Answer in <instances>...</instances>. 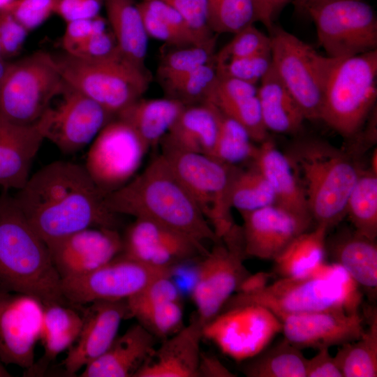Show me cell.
Here are the masks:
<instances>
[{"instance_id": "obj_1", "label": "cell", "mask_w": 377, "mask_h": 377, "mask_svg": "<svg viewBox=\"0 0 377 377\" xmlns=\"http://www.w3.org/2000/svg\"><path fill=\"white\" fill-rule=\"evenodd\" d=\"M83 164L53 161L31 175L14 200L48 246L90 227L117 228L119 215L104 204Z\"/></svg>"}, {"instance_id": "obj_2", "label": "cell", "mask_w": 377, "mask_h": 377, "mask_svg": "<svg viewBox=\"0 0 377 377\" xmlns=\"http://www.w3.org/2000/svg\"><path fill=\"white\" fill-rule=\"evenodd\" d=\"M104 204L112 212L149 219L202 243L219 241L212 228L160 154L120 188L106 195Z\"/></svg>"}, {"instance_id": "obj_3", "label": "cell", "mask_w": 377, "mask_h": 377, "mask_svg": "<svg viewBox=\"0 0 377 377\" xmlns=\"http://www.w3.org/2000/svg\"><path fill=\"white\" fill-rule=\"evenodd\" d=\"M0 292L65 302L47 245L6 193L0 195Z\"/></svg>"}, {"instance_id": "obj_4", "label": "cell", "mask_w": 377, "mask_h": 377, "mask_svg": "<svg viewBox=\"0 0 377 377\" xmlns=\"http://www.w3.org/2000/svg\"><path fill=\"white\" fill-rule=\"evenodd\" d=\"M286 155L302 184L313 221L329 231L346 217L348 196L362 169L346 151L318 138L296 142Z\"/></svg>"}, {"instance_id": "obj_5", "label": "cell", "mask_w": 377, "mask_h": 377, "mask_svg": "<svg viewBox=\"0 0 377 377\" xmlns=\"http://www.w3.org/2000/svg\"><path fill=\"white\" fill-rule=\"evenodd\" d=\"M362 300L359 286L336 263L325 261L311 274L299 277H280L250 293H236L223 306L256 304L279 319L293 314L330 309L357 312Z\"/></svg>"}, {"instance_id": "obj_6", "label": "cell", "mask_w": 377, "mask_h": 377, "mask_svg": "<svg viewBox=\"0 0 377 377\" xmlns=\"http://www.w3.org/2000/svg\"><path fill=\"white\" fill-rule=\"evenodd\" d=\"M377 50L338 59L328 77L320 119L345 138H353L376 108Z\"/></svg>"}, {"instance_id": "obj_7", "label": "cell", "mask_w": 377, "mask_h": 377, "mask_svg": "<svg viewBox=\"0 0 377 377\" xmlns=\"http://www.w3.org/2000/svg\"><path fill=\"white\" fill-rule=\"evenodd\" d=\"M53 57L66 84L114 117L142 98L151 82L145 68L136 66L121 53L98 61L82 59L66 52Z\"/></svg>"}, {"instance_id": "obj_8", "label": "cell", "mask_w": 377, "mask_h": 377, "mask_svg": "<svg viewBox=\"0 0 377 377\" xmlns=\"http://www.w3.org/2000/svg\"><path fill=\"white\" fill-rule=\"evenodd\" d=\"M269 35L272 66L279 77L305 119L320 120L327 81L337 59L320 54L279 26L274 24Z\"/></svg>"}, {"instance_id": "obj_9", "label": "cell", "mask_w": 377, "mask_h": 377, "mask_svg": "<svg viewBox=\"0 0 377 377\" xmlns=\"http://www.w3.org/2000/svg\"><path fill=\"white\" fill-rule=\"evenodd\" d=\"M161 155L188 191L221 240L237 226L231 214L230 190L235 166L212 156L161 147Z\"/></svg>"}, {"instance_id": "obj_10", "label": "cell", "mask_w": 377, "mask_h": 377, "mask_svg": "<svg viewBox=\"0 0 377 377\" xmlns=\"http://www.w3.org/2000/svg\"><path fill=\"white\" fill-rule=\"evenodd\" d=\"M65 82L53 55L36 52L10 63L0 84V116L13 124H36Z\"/></svg>"}, {"instance_id": "obj_11", "label": "cell", "mask_w": 377, "mask_h": 377, "mask_svg": "<svg viewBox=\"0 0 377 377\" xmlns=\"http://www.w3.org/2000/svg\"><path fill=\"white\" fill-rule=\"evenodd\" d=\"M326 56L350 57L377 50V15L364 0H330L306 13Z\"/></svg>"}, {"instance_id": "obj_12", "label": "cell", "mask_w": 377, "mask_h": 377, "mask_svg": "<svg viewBox=\"0 0 377 377\" xmlns=\"http://www.w3.org/2000/svg\"><path fill=\"white\" fill-rule=\"evenodd\" d=\"M149 149L127 122L114 117L90 144L83 165L105 196L137 175Z\"/></svg>"}, {"instance_id": "obj_13", "label": "cell", "mask_w": 377, "mask_h": 377, "mask_svg": "<svg viewBox=\"0 0 377 377\" xmlns=\"http://www.w3.org/2000/svg\"><path fill=\"white\" fill-rule=\"evenodd\" d=\"M282 330L280 319L256 304L225 306L202 330L203 338L237 361L248 360L266 348Z\"/></svg>"}, {"instance_id": "obj_14", "label": "cell", "mask_w": 377, "mask_h": 377, "mask_svg": "<svg viewBox=\"0 0 377 377\" xmlns=\"http://www.w3.org/2000/svg\"><path fill=\"white\" fill-rule=\"evenodd\" d=\"M114 117L96 102L65 82L37 122L45 140H50L62 153L72 154L90 145Z\"/></svg>"}, {"instance_id": "obj_15", "label": "cell", "mask_w": 377, "mask_h": 377, "mask_svg": "<svg viewBox=\"0 0 377 377\" xmlns=\"http://www.w3.org/2000/svg\"><path fill=\"white\" fill-rule=\"evenodd\" d=\"M176 269L149 266L119 255L82 276L61 279L64 299L72 305L98 300H124L155 279L173 275Z\"/></svg>"}, {"instance_id": "obj_16", "label": "cell", "mask_w": 377, "mask_h": 377, "mask_svg": "<svg viewBox=\"0 0 377 377\" xmlns=\"http://www.w3.org/2000/svg\"><path fill=\"white\" fill-rule=\"evenodd\" d=\"M241 236L214 243L203 256L192 289L197 316L204 325L215 317L249 274Z\"/></svg>"}, {"instance_id": "obj_17", "label": "cell", "mask_w": 377, "mask_h": 377, "mask_svg": "<svg viewBox=\"0 0 377 377\" xmlns=\"http://www.w3.org/2000/svg\"><path fill=\"white\" fill-rule=\"evenodd\" d=\"M121 239V256L158 268L176 269L209 251L202 243L189 236L142 218H135Z\"/></svg>"}, {"instance_id": "obj_18", "label": "cell", "mask_w": 377, "mask_h": 377, "mask_svg": "<svg viewBox=\"0 0 377 377\" xmlns=\"http://www.w3.org/2000/svg\"><path fill=\"white\" fill-rule=\"evenodd\" d=\"M44 303L23 293L0 292V360L26 371L35 362Z\"/></svg>"}, {"instance_id": "obj_19", "label": "cell", "mask_w": 377, "mask_h": 377, "mask_svg": "<svg viewBox=\"0 0 377 377\" xmlns=\"http://www.w3.org/2000/svg\"><path fill=\"white\" fill-rule=\"evenodd\" d=\"M61 279L86 274L118 256L122 249L118 229L90 227L47 246Z\"/></svg>"}, {"instance_id": "obj_20", "label": "cell", "mask_w": 377, "mask_h": 377, "mask_svg": "<svg viewBox=\"0 0 377 377\" xmlns=\"http://www.w3.org/2000/svg\"><path fill=\"white\" fill-rule=\"evenodd\" d=\"M280 320L284 339L300 349L341 346L360 338L365 329L358 311L343 309L288 315Z\"/></svg>"}, {"instance_id": "obj_21", "label": "cell", "mask_w": 377, "mask_h": 377, "mask_svg": "<svg viewBox=\"0 0 377 377\" xmlns=\"http://www.w3.org/2000/svg\"><path fill=\"white\" fill-rule=\"evenodd\" d=\"M239 214L245 256L261 260H274L313 223L275 205Z\"/></svg>"}, {"instance_id": "obj_22", "label": "cell", "mask_w": 377, "mask_h": 377, "mask_svg": "<svg viewBox=\"0 0 377 377\" xmlns=\"http://www.w3.org/2000/svg\"><path fill=\"white\" fill-rule=\"evenodd\" d=\"M89 304L82 315L79 335L62 361L69 375L104 353L117 337L122 320L129 318L126 300H98Z\"/></svg>"}, {"instance_id": "obj_23", "label": "cell", "mask_w": 377, "mask_h": 377, "mask_svg": "<svg viewBox=\"0 0 377 377\" xmlns=\"http://www.w3.org/2000/svg\"><path fill=\"white\" fill-rule=\"evenodd\" d=\"M203 326L195 313L188 325L162 340L134 377H198Z\"/></svg>"}, {"instance_id": "obj_24", "label": "cell", "mask_w": 377, "mask_h": 377, "mask_svg": "<svg viewBox=\"0 0 377 377\" xmlns=\"http://www.w3.org/2000/svg\"><path fill=\"white\" fill-rule=\"evenodd\" d=\"M44 140L38 122L23 126L0 116V186L6 191L25 184Z\"/></svg>"}, {"instance_id": "obj_25", "label": "cell", "mask_w": 377, "mask_h": 377, "mask_svg": "<svg viewBox=\"0 0 377 377\" xmlns=\"http://www.w3.org/2000/svg\"><path fill=\"white\" fill-rule=\"evenodd\" d=\"M156 338L139 323L117 337L110 346L87 364L82 377H134L156 348Z\"/></svg>"}, {"instance_id": "obj_26", "label": "cell", "mask_w": 377, "mask_h": 377, "mask_svg": "<svg viewBox=\"0 0 377 377\" xmlns=\"http://www.w3.org/2000/svg\"><path fill=\"white\" fill-rule=\"evenodd\" d=\"M252 163L272 186L275 205L313 221L304 187L286 154L281 152L272 140L267 138L258 145L257 155Z\"/></svg>"}, {"instance_id": "obj_27", "label": "cell", "mask_w": 377, "mask_h": 377, "mask_svg": "<svg viewBox=\"0 0 377 377\" xmlns=\"http://www.w3.org/2000/svg\"><path fill=\"white\" fill-rule=\"evenodd\" d=\"M326 253L359 286L372 293L377 288V244L353 228L337 231L326 238Z\"/></svg>"}, {"instance_id": "obj_28", "label": "cell", "mask_w": 377, "mask_h": 377, "mask_svg": "<svg viewBox=\"0 0 377 377\" xmlns=\"http://www.w3.org/2000/svg\"><path fill=\"white\" fill-rule=\"evenodd\" d=\"M219 124V112L212 103L185 106L160 145L210 156Z\"/></svg>"}, {"instance_id": "obj_29", "label": "cell", "mask_w": 377, "mask_h": 377, "mask_svg": "<svg viewBox=\"0 0 377 377\" xmlns=\"http://www.w3.org/2000/svg\"><path fill=\"white\" fill-rule=\"evenodd\" d=\"M82 323V315L63 303L44 304L40 339L43 354L25 376L43 375L49 364L76 341Z\"/></svg>"}, {"instance_id": "obj_30", "label": "cell", "mask_w": 377, "mask_h": 377, "mask_svg": "<svg viewBox=\"0 0 377 377\" xmlns=\"http://www.w3.org/2000/svg\"><path fill=\"white\" fill-rule=\"evenodd\" d=\"M107 22L117 47L129 61L145 68L149 36L138 3L134 0H105Z\"/></svg>"}, {"instance_id": "obj_31", "label": "cell", "mask_w": 377, "mask_h": 377, "mask_svg": "<svg viewBox=\"0 0 377 377\" xmlns=\"http://www.w3.org/2000/svg\"><path fill=\"white\" fill-rule=\"evenodd\" d=\"M258 97L268 132L293 134L301 130L304 115L273 66L260 81Z\"/></svg>"}, {"instance_id": "obj_32", "label": "cell", "mask_w": 377, "mask_h": 377, "mask_svg": "<svg viewBox=\"0 0 377 377\" xmlns=\"http://www.w3.org/2000/svg\"><path fill=\"white\" fill-rule=\"evenodd\" d=\"M185 108L175 99L140 98L117 116L127 122L149 147L160 145Z\"/></svg>"}, {"instance_id": "obj_33", "label": "cell", "mask_w": 377, "mask_h": 377, "mask_svg": "<svg viewBox=\"0 0 377 377\" xmlns=\"http://www.w3.org/2000/svg\"><path fill=\"white\" fill-rule=\"evenodd\" d=\"M327 228L316 225L295 237L273 260L280 277H299L311 274L325 261Z\"/></svg>"}, {"instance_id": "obj_34", "label": "cell", "mask_w": 377, "mask_h": 377, "mask_svg": "<svg viewBox=\"0 0 377 377\" xmlns=\"http://www.w3.org/2000/svg\"><path fill=\"white\" fill-rule=\"evenodd\" d=\"M138 6L149 38L173 47L200 44L211 39L196 34L179 13L160 1L142 0Z\"/></svg>"}, {"instance_id": "obj_35", "label": "cell", "mask_w": 377, "mask_h": 377, "mask_svg": "<svg viewBox=\"0 0 377 377\" xmlns=\"http://www.w3.org/2000/svg\"><path fill=\"white\" fill-rule=\"evenodd\" d=\"M307 358L283 338L248 360L243 373L249 377H306Z\"/></svg>"}, {"instance_id": "obj_36", "label": "cell", "mask_w": 377, "mask_h": 377, "mask_svg": "<svg viewBox=\"0 0 377 377\" xmlns=\"http://www.w3.org/2000/svg\"><path fill=\"white\" fill-rule=\"evenodd\" d=\"M346 216L353 228L372 239L377 237V172L362 170L347 200Z\"/></svg>"}, {"instance_id": "obj_37", "label": "cell", "mask_w": 377, "mask_h": 377, "mask_svg": "<svg viewBox=\"0 0 377 377\" xmlns=\"http://www.w3.org/2000/svg\"><path fill=\"white\" fill-rule=\"evenodd\" d=\"M357 339L344 343L334 356L343 377L377 376V316Z\"/></svg>"}, {"instance_id": "obj_38", "label": "cell", "mask_w": 377, "mask_h": 377, "mask_svg": "<svg viewBox=\"0 0 377 377\" xmlns=\"http://www.w3.org/2000/svg\"><path fill=\"white\" fill-rule=\"evenodd\" d=\"M232 208L239 213L251 212L275 204L272 186L253 163L236 167L230 190Z\"/></svg>"}, {"instance_id": "obj_39", "label": "cell", "mask_w": 377, "mask_h": 377, "mask_svg": "<svg viewBox=\"0 0 377 377\" xmlns=\"http://www.w3.org/2000/svg\"><path fill=\"white\" fill-rule=\"evenodd\" d=\"M219 112L218 135L210 156L230 166L251 163L257 155L258 146L240 124Z\"/></svg>"}, {"instance_id": "obj_40", "label": "cell", "mask_w": 377, "mask_h": 377, "mask_svg": "<svg viewBox=\"0 0 377 377\" xmlns=\"http://www.w3.org/2000/svg\"><path fill=\"white\" fill-rule=\"evenodd\" d=\"M219 79L214 60L179 77L161 84L165 97L188 106L207 103Z\"/></svg>"}, {"instance_id": "obj_41", "label": "cell", "mask_w": 377, "mask_h": 377, "mask_svg": "<svg viewBox=\"0 0 377 377\" xmlns=\"http://www.w3.org/2000/svg\"><path fill=\"white\" fill-rule=\"evenodd\" d=\"M216 36L207 42L174 47L161 59L157 77L161 83L174 80L215 60Z\"/></svg>"}, {"instance_id": "obj_42", "label": "cell", "mask_w": 377, "mask_h": 377, "mask_svg": "<svg viewBox=\"0 0 377 377\" xmlns=\"http://www.w3.org/2000/svg\"><path fill=\"white\" fill-rule=\"evenodd\" d=\"M207 22L212 33L235 34L256 20L253 0H207Z\"/></svg>"}, {"instance_id": "obj_43", "label": "cell", "mask_w": 377, "mask_h": 377, "mask_svg": "<svg viewBox=\"0 0 377 377\" xmlns=\"http://www.w3.org/2000/svg\"><path fill=\"white\" fill-rule=\"evenodd\" d=\"M214 105L220 112L240 124L255 142L261 143L269 138L268 131L263 120L258 94Z\"/></svg>"}, {"instance_id": "obj_44", "label": "cell", "mask_w": 377, "mask_h": 377, "mask_svg": "<svg viewBox=\"0 0 377 377\" xmlns=\"http://www.w3.org/2000/svg\"><path fill=\"white\" fill-rule=\"evenodd\" d=\"M270 50L269 35L261 31L253 24L234 34V37L216 52L215 63L220 64Z\"/></svg>"}, {"instance_id": "obj_45", "label": "cell", "mask_w": 377, "mask_h": 377, "mask_svg": "<svg viewBox=\"0 0 377 377\" xmlns=\"http://www.w3.org/2000/svg\"><path fill=\"white\" fill-rule=\"evenodd\" d=\"M136 319L156 339L162 340L184 326V310L180 300L162 302Z\"/></svg>"}, {"instance_id": "obj_46", "label": "cell", "mask_w": 377, "mask_h": 377, "mask_svg": "<svg viewBox=\"0 0 377 377\" xmlns=\"http://www.w3.org/2000/svg\"><path fill=\"white\" fill-rule=\"evenodd\" d=\"M172 276H161L127 299L129 318H138L162 302L180 300L179 290Z\"/></svg>"}, {"instance_id": "obj_47", "label": "cell", "mask_w": 377, "mask_h": 377, "mask_svg": "<svg viewBox=\"0 0 377 377\" xmlns=\"http://www.w3.org/2000/svg\"><path fill=\"white\" fill-rule=\"evenodd\" d=\"M216 65L219 77H232L257 84L272 66V52L271 50L263 52Z\"/></svg>"}, {"instance_id": "obj_48", "label": "cell", "mask_w": 377, "mask_h": 377, "mask_svg": "<svg viewBox=\"0 0 377 377\" xmlns=\"http://www.w3.org/2000/svg\"><path fill=\"white\" fill-rule=\"evenodd\" d=\"M57 0H13L2 10L30 31L54 14Z\"/></svg>"}, {"instance_id": "obj_49", "label": "cell", "mask_w": 377, "mask_h": 377, "mask_svg": "<svg viewBox=\"0 0 377 377\" xmlns=\"http://www.w3.org/2000/svg\"><path fill=\"white\" fill-rule=\"evenodd\" d=\"M66 53L82 59L98 61L113 57L121 52L112 33L106 29L90 36Z\"/></svg>"}, {"instance_id": "obj_50", "label": "cell", "mask_w": 377, "mask_h": 377, "mask_svg": "<svg viewBox=\"0 0 377 377\" xmlns=\"http://www.w3.org/2000/svg\"><path fill=\"white\" fill-rule=\"evenodd\" d=\"M179 13L193 31L204 38L215 35L207 22V0H158Z\"/></svg>"}, {"instance_id": "obj_51", "label": "cell", "mask_w": 377, "mask_h": 377, "mask_svg": "<svg viewBox=\"0 0 377 377\" xmlns=\"http://www.w3.org/2000/svg\"><path fill=\"white\" fill-rule=\"evenodd\" d=\"M107 24L105 19L99 15L67 22L62 37V46L65 52L70 51L90 36L106 30Z\"/></svg>"}, {"instance_id": "obj_52", "label": "cell", "mask_w": 377, "mask_h": 377, "mask_svg": "<svg viewBox=\"0 0 377 377\" xmlns=\"http://www.w3.org/2000/svg\"><path fill=\"white\" fill-rule=\"evenodd\" d=\"M28 32L8 12L0 10V45L4 59H6L19 53Z\"/></svg>"}, {"instance_id": "obj_53", "label": "cell", "mask_w": 377, "mask_h": 377, "mask_svg": "<svg viewBox=\"0 0 377 377\" xmlns=\"http://www.w3.org/2000/svg\"><path fill=\"white\" fill-rule=\"evenodd\" d=\"M105 0H57L54 14L66 22L91 18L99 15Z\"/></svg>"}, {"instance_id": "obj_54", "label": "cell", "mask_w": 377, "mask_h": 377, "mask_svg": "<svg viewBox=\"0 0 377 377\" xmlns=\"http://www.w3.org/2000/svg\"><path fill=\"white\" fill-rule=\"evenodd\" d=\"M318 353L307 360L306 377H343L341 371L328 348L318 350Z\"/></svg>"}, {"instance_id": "obj_55", "label": "cell", "mask_w": 377, "mask_h": 377, "mask_svg": "<svg viewBox=\"0 0 377 377\" xmlns=\"http://www.w3.org/2000/svg\"><path fill=\"white\" fill-rule=\"evenodd\" d=\"M256 20L269 31L282 9L292 0H253Z\"/></svg>"}, {"instance_id": "obj_56", "label": "cell", "mask_w": 377, "mask_h": 377, "mask_svg": "<svg viewBox=\"0 0 377 377\" xmlns=\"http://www.w3.org/2000/svg\"><path fill=\"white\" fill-rule=\"evenodd\" d=\"M236 376L216 357L201 353L198 377H234Z\"/></svg>"}, {"instance_id": "obj_57", "label": "cell", "mask_w": 377, "mask_h": 377, "mask_svg": "<svg viewBox=\"0 0 377 377\" xmlns=\"http://www.w3.org/2000/svg\"><path fill=\"white\" fill-rule=\"evenodd\" d=\"M271 277V274L266 272L249 274L242 281L236 293H250L257 291L267 285Z\"/></svg>"}, {"instance_id": "obj_58", "label": "cell", "mask_w": 377, "mask_h": 377, "mask_svg": "<svg viewBox=\"0 0 377 377\" xmlns=\"http://www.w3.org/2000/svg\"><path fill=\"white\" fill-rule=\"evenodd\" d=\"M295 9L303 14L307 13L311 8L330 0H292Z\"/></svg>"}, {"instance_id": "obj_59", "label": "cell", "mask_w": 377, "mask_h": 377, "mask_svg": "<svg viewBox=\"0 0 377 377\" xmlns=\"http://www.w3.org/2000/svg\"><path fill=\"white\" fill-rule=\"evenodd\" d=\"M9 64L10 63L6 59L0 57V84L6 73Z\"/></svg>"}, {"instance_id": "obj_60", "label": "cell", "mask_w": 377, "mask_h": 377, "mask_svg": "<svg viewBox=\"0 0 377 377\" xmlns=\"http://www.w3.org/2000/svg\"><path fill=\"white\" fill-rule=\"evenodd\" d=\"M10 374L6 370L0 360V377H10Z\"/></svg>"}, {"instance_id": "obj_61", "label": "cell", "mask_w": 377, "mask_h": 377, "mask_svg": "<svg viewBox=\"0 0 377 377\" xmlns=\"http://www.w3.org/2000/svg\"><path fill=\"white\" fill-rule=\"evenodd\" d=\"M13 0H0V10L4 8L8 4Z\"/></svg>"}, {"instance_id": "obj_62", "label": "cell", "mask_w": 377, "mask_h": 377, "mask_svg": "<svg viewBox=\"0 0 377 377\" xmlns=\"http://www.w3.org/2000/svg\"><path fill=\"white\" fill-rule=\"evenodd\" d=\"M0 57L3 58V55H2V52H1V45H0ZM4 59V58H3Z\"/></svg>"}]
</instances>
